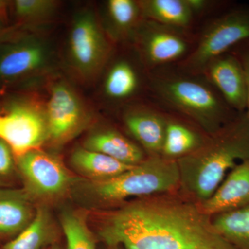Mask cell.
Instances as JSON below:
<instances>
[{
	"mask_svg": "<svg viewBox=\"0 0 249 249\" xmlns=\"http://www.w3.org/2000/svg\"><path fill=\"white\" fill-rule=\"evenodd\" d=\"M186 2L194 16L202 14L213 4L211 1L206 0H186Z\"/></svg>",
	"mask_w": 249,
	"mask_h": 249,
	"instance_id": "83f0119b",
	"label": "cell"
},
{
	"mask_svg": "<svg viewBox=\"0 0 249 249\" xmlns=\"http://www.w3.org/2000/svg\"><path fill=\"white\" fill-rule=\"evenodd\" d=\"M249 204V160L234 167L212 196L199 207L207 215L229 212Z\"/></svg>",
	"mask_w": 249,
	"mask_h": 249,
	"instance_id": "7c38bea8",
	"label": "cell"
},
{
	"mask_svg": "<svg viewBox=\"0 0 249 249\" xmlns=\"http://www.w3.org/2000/svg\"><path fill=\"white\" fill-rule=\"evenodd\" d=\"M60 221L67 249H96L92 233L83 215L66 211L62 214Z\"/></svg>",
	"mask_w": 249,
	"mask_h": 249,
	"instance_id": "cb8c5ba5",
	"label": "cell"
},
{
	"mask_svg": "<svg viewBox=\"0 0 249 249\" xmlns=\"http://www.w3.org/2000/svg\"><path fill=\"white\" fill-rule=\"evenodd\" d=\"M247 41H249V7L230 10L204 28L196 47L181 62V70L201 75L211 60Z\"/></svg>",
	"mask_w": 249,
	"mask_h": 249,
	"instance_id": "5b68a950",
	"label": "cell"
},
{
	"mask_svg": "<svg viewBox=\"0 0 249 249\" xmlns=\"http://www.w3.org/2000/svg\"><path fill=\"white\" fill-rule=\"evenodd\" d=\"M83 147L124 164L135 165L145 160L142 149L114 129L104 128L91 134L85 140Z\"/></svg>",
	"mask_w": 249,
	"mask_h": 249,
	"instance_id": "2e32d148",
	"label": "cell"
},
{
	"mask_svg": "<svg viewBox=\"0 0 249 249\" xmlns=\"http://www.w3.org/2000/svg\"><path fill=\"white\" fill-rule=\"evenodd\" d=\"M52 229L47 210L38 208L32 222L4 249H42L52 240Z\"/></svg>",
	"mask_w": 249,
	"mask_h": 249,
	"instance_id": "44dd1931",
	"label": "cell"
},
{
	"mask_svg": "<svg viewBox=\"0 0 249 249\" xmlns=\"http://www.w3.org/2000/svg\"><path fill=\"white\" fill-rule=\"evenodd\" d=\"M201 75L233 110H247V79L243 66L235 53L229 52L211 60Z\"/></svg>",
	"mask_w": 249,
	"mask_h": 249,
	"instance_id": "8fae6325",
	"label": "cell"
},
{
	"mask_svg": "<svg viewBox=\"0 0 249 249\" xmlns=\"http://www.w3.org/2000/svg\"><path fill=\"white\" fill-rule=\"evenodd\" d=\"M126 128L151 156H161L166 117L147 107L133 108L125 113Z\"/></svg>",
	"mask_w": 249,
	"mask_h": 249,
	"instance_id": "5bb4252c",
	"label": "cell"
},
{
	"mask_svg": "<svg viewBox=\"0 0 249 249\" xmlns=\"http://www.w3.org/2000/svg\"><path fill=\"white\" fill-rule=\"evenodd\" d=\"M152 90L160 101L212 134L235 116L233 110L202 75L155 73Z\"/></svg>",
	"mask_w": 249,
	"mask_h": 249,
	"instance_id": "3957f363",
	"label": "cell"
},
{
	"mask_svg": "<svg viewBox=\"0 0 249 249\" xmlns=\"http://www.w3.org/2000/svg\"><path fill=\"white\" fill-rule=\"evenodd\" d=\"M72 166L89 181H98L114 178L134 165L124 164L99 152L78 147L72 153Z\"/></svg>",
	"mask_w": 249,
	"mask_h": 249,
	"instance_id": "e0dca14e",
	"label": "cell"
},
{
	"mask_svg": "<svg viewBox=\"0 0 249 249\" xmlns=\"http://www.w3.org/2000/svg\"><path fill=\"white\" fill-rule=\"evenodd\" d=\"M49 138L62 142L71 138L83 125L85 108L77 93L66 83L54 85L45 110Z\"/></svg>",
	"mask_w": 249,
	"mask_h": 249,
	"instance_id": "30bf717a",
	"label": "cell"
},
{
	"mask_svg": "<svg viewBox=\"0 0 249 249\" xmlns=\"http://www.w3.org/2000/svg\"><path fill=\"white\" fill-rule=\"evenodd\" d=\"M104 86L108 97L116 101L127 99L138 89V73L127 60H119L108 71Z\"/></svg>",
	"mask_w": 249,
	"mask_h": 249,
	"instance_id": "7402d4cb",
	"label": "cell"
},
{
	"mask_svg": "<svg viewBox=\"0 0 249 249\" xmlns=\"http://www.w3.org/2000/svg\"><path fill=\"white\" fill-rule=\"evenodd\" d=\"M216 231L235 249H249V204L216 214L212 220Z\"/></svg>",
	"mask_w": 249,
	"mask_h": 249,
	"instance_id": "ffe728a7",
	"label": "cell"
},
{
	"mask_svg": "<svg viewBox=\"0 0 249 249\" xmlns=\"http://www.w3.org/2000/svg\"><path fill=\"white\" fill-rule=\"evenodd\" d=\"M52 249H60L58 248V247H54Z\"/></svg>",
	"mask_w": 249,
	"mask_h": 249,
	"instance_id": "4dcf8cb0",
	"label": "cell"
},
{
	"mask_svg": "<svg viewBox=\"0 0 249 249\" xmlns=\"http://www.w3.org/2000/svg\"><path fill=\"white\" fill-rule=\"evenodd\" d=\"M7 3L6 1L0 0V19H4L6 16Z\"/></svg>",
	"mask_w": 249,
	"mask_h": 249,
	"instance_id": "f1b7e54d",
	"label": "cell"
},
{
	"mask_svg": "<svg viewBox=\"0 0 249 249\" xmlns=\"http://www.w3.org/2000/svg\"><path fill=\"white\" fill-rule=\"evenodd\" d=\"M16 157L9 145L0 139V181L9 179L16 169Z\"/></svg>",
	"mask_w": 249,
	"mask_h": 249,
	"instance_id": "484cf974",
	"label": "cell"
},
{
	"mask_svg": "<svg viewBox=\"0 0 249 249\" xmlns=\"http://www.w3.org/2000/svg\"><path fill=\"white\" fill-rule=\"evenodd\" d=\"M183 30L144 19L135 31L142 58L149 67H160L186 58L191 52Z\"/></svg>",
	"mask_w": 249,
	"mask_h": 249,
	"instance_id": "9c48e42d",
	"label": "cell"
},
{
	"mask_svg": "<svg viewBox=\"0 0 249 249\" xmlns=\"http://www.w3.org/2000/svg\"><path fill=\"white\" fill-rule=\"evenodd\" d=\"M249 160V116L237 112L204 142L178 159L180 186L202 204L213 195L229 170Z\"/></svg>",
	"mask_w": 249,
	"mask_h": 249,
	"instance_id": "7a4b0ae2",
	"label": "cell"
},
{
	"mask_svg": "<svg viewBox=\"0 0 249 249\" xmlns=\"http://www.w3.org/2000/svg\"><path fill=\"white\" fill-rule=\"evenodd\" d=\"M69 51L72 65L82 76H92L106 62L109 43L91 13L85 11L75 18L70 32Z\"/></svg>",
	"mask_w": 249,
	"mask_h": 249,
	"instance_id": "ba28073f",
	"label": "cell"
},
{
	"mask_svg": "<svg viewBox=\"0 0 249 249\" xmlns=\"http://www.w3.org/2000/svg\"><path fill=\"white\" fill-rule=\"evenodd\" d=\"M107 14L113 34L119 37L135 33L142 17L139 1L133 0H109Z\"/></svg>",
	"mask_w": 249,
	"mask_h": 249,
	"instance_id": "603a6c76",
	"label": "cell"
},
{
	"mask_svg": "<svg viewBox=\"0 0 249 249\" xmlns=\"http://www.w3.org/2000/svg\"><path fill=\"white\" fill-rule=\"evenodd\" d=\"M142 18L184 30L194 19L186 0H142L139 1Z\"/></svg>",
	"mask_w": 249,
	"mask_h": 249,
	"instance_id": "ac0fdd59",
	"label": "cell"
},
{
	"mask_svg": "<svg viewBox=\"0 0 249 249\" xmlns=\"http://www.w3.org/2000/svg\"><path fill=\"white\" fill-rule=\"evenodd\" d=\"M16 164L31 196L54 197L66 192L74 183L58 159L40 149L16 157Z\"/></svg>",
	"mask_w": 249,
	"mask_h": 249,
	"instance_id": "8992f818",
	"label": "cell"
},
{
	"mask_svg": "<svg viewBox=\"0 0 249 249\" xmlns=\"http://www.w3.org/2000/svg\"><path fill=\"white\" fill-rule=\"evenodd\" d=\"M14 5L15 14L24 20L45 18L55 9V2L49 0H16Z\"/></svg>",
	"mask_w": 249,
	"mask_h": 249,
	"instance_id": "d4e9b609",
	"label": "cell"
},
{
	"mask_svg": "<svg viewBox=\"0 0 249 249\" xmlns=\"http://www.w3.org/2000/svg\"><path fill=\"white\" fill-rule=\"evenodd\" d=\"M233 53L240 59L241 63L245 70L246 79H247L248 97H247V111L249 116V41L236 46Z\"/></svg>",
	"mask_w": 249,
	"mask_h": 249,
	"instance_id": "4316f807",
	"label": "cell"
},
{
	"mask_svg": "<svg viewBox=\"0 0 249 249\" xmlns=\"http://www.w3.org/2000/svg\"><path fill=\"white\" fill-rule=\"evenodd\" d=\"M25 190L0 189V235H18L35 217L36 211Z\"/></svg>",
	"mask_w": 249,
	"mask_h": 249,
	"instance_id": "9a60e30c",
	"label": "cell"
},
{
	"mask_svg": "<svg viewBox=\"0 0 249 249\" xmlns=\"http://www.w3.org/2000/svg\"><path fill=\"white\" fill-rule=\"evenodd\" d=\"M47 138L45 111L34 105L18 103L0 116V139L9 145L16 157L39 149Z\"/></svg>",
	"mask_w": 249,
	"mask_h": 249,
	"instance_id": "52a82bcc",
	"label": "cell"
},
{
	"mask_svg": "<svg viewBox=\"0 0 249 249\" xmlns=\"http://www.w3.org/2000/svg\"><path fill=\"white\" fill-rule=\"evenodd\" d=\"M44 46L34 41H22L0 52V80L11 81L34 74L47 64Z\"/></svg>",
	"mask_w": 249,
	"mask_h": 249,
	"instance_id": "4fadbf2b",
	"label": "cell"
},
{
	"mask_svg": "<svg viewBox=\"0 0 249 249\" xmlns=\"http://www.w3.org/2000/svg\"><path fill=\"white\" fill-rule=\"evenodd\" d=\"M100 237L124 249H235L199 206L176 199L139 201L106 219Z\"/></svg>",
	"mask_w": 249,
	"mask_h": 249,
	"instance_id": "6da1fadb",
	"label": "cell"
},
{
	"mask_svg": "<svg viewBox=\"0 0 249 249\" xmlns=\"http://www.w3.org/2000/svg\"><path fill=\"white\" fill-rule=\"evenodd\" d=\"M180 186L178 160L163 156H151L124 173L103 181L82 186L85 197L111 204L132 196L168 193Z\"/></svg>",
	"mask_w": 249,
	"mask_h": 249,
	"instance_id": "277c9868",
	"label": "cell"
},
{
	"mask_svg": "<svg viewBox=\"0 0 249 249\" xmlns=\"http://www.w3.org/2000/svg\"><path fill=\"white\" fill-rule=\"evenodd\" d=\"M206 138L179 121L166 118L164 142L161 156L178 160L198 148Z\"/></svg>",
	"mask_w": 249,
	"mask_h": 249,
	"instance_id": "d6986e66",
	"label": "cell"
},
{
	"mask_svg": "<svg viewBox=\"0 0 249 249\" xmlns=\"http://www.w3.org/2000/svg\"><path fill=\"white\" fill-rule=\"evenodd\" d=\"M111 249H120L119 247H111Z\"/></svg>",
	"mask_w": 249,
	"mask_h": 249,
	"instance_id": "f546056e",
	"label": "cell"
}]
</instances>
